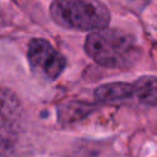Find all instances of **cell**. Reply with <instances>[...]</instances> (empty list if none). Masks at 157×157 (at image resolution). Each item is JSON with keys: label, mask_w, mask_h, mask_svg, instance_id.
I'll list each match as a JSON object with an SVG mask.
<instances>
[{"label": "cell", "mask_w": 157, "mask_h": 157, "mask_svg": "<svg viewBox=\"0 0 157 157\" xmlns=\"http://www.w3.org/2000/svg\"><path fill=\"white\" fill-rule=\"evenodd\" d=\"M85 52L97 64L110 69L130 67L140 56V48L131 34L105 28L88 34L85 42Z\"/></svg>", "instance_id": "1"}, {"label": "cell", "mask_w": 157, "mask_h": 157, "mask_svg": "<svg viewBox=\"0 0 157 157\" xmlns=\"http://www.w3.org/2000/svg\"><path fill=\"white\" fill-rule=\"evenodd\" d=\"M132 85L134 96L142 104L155 107L157 105V77L142 76L137 78Z\"/></svg>", "instance_id": "5"}, {"label": "cell", "mask_w": 157, "mask_h": 157, "mask_svg": "<svg viewBox=\"0 0 157 157\" xmlns=\"http://www.w3.org/2000/svg\"><path fill=\"white\" fill-rule=\"evenodd\" d=\"M28 60L32 67L42 76L55 80L64 71L66 60L45 39H32L28 45Z\"/></svg>", "instance_id": "3"}, {"label": "cell", "mask_w": 157, "mask_h": 157, "mask_svg": "<svg viewBox=\"0 0 157 157\" xmlns=\"http://www.w3.org/2000/svg\"><path fill=\"white\" fill-rule=\"evenodd\" d=\"M50 16L64 28L76 31H98L108 26L109 10L98 0H54Z\"/></svg>", "instance_id": "2"}, {"label": "cell", "mask_w": 157, "mask_h": 157, "mask_svg": "<svg viewBox=\"0 0 157 157\" xmlns=\"http://www.w3.org/2000/svg\"><path fill=\"white\" fill-rule=\"evenodd\" d=\"M134 96L132 85L126 82H112L99 86L94 91V98L102 103H113Z\"/></svg>", "instance_id": "4"}, {"label": "cell", "mask_w": 157, "mask_h": 157, "mask_svg": "<svg viewBox=\"0 0 157 157\" xmlns=\"http://www.w3.org/2000/svg\"><path fill=\"white\" fill-rule=\"evenodd\" d=\"M13 151V137L0 134V157H11Z\"/></svg>", "instance_id": "6"}]
</instances>
